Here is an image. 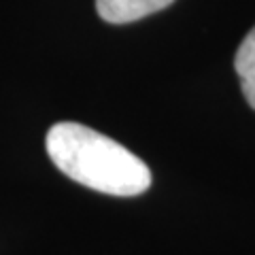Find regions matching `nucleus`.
Wrapping results in <instances>:
<instances>
[{"instance_id": "obj_2", "label": "nucleus", "mask_w": 255, "mask_h": 255, "mask_svg": "<svg viewBox=\"0 0 255 255\" xmlns=\"http://www.w3.org/2000/svg\"><path fill=\"white\" fill-rule=\"evenodd\" d=\"M174 0H96L98 15L109 23H130L157 13Z\"/></svg>"}, {"instance_id": "obj_1", "label": "nucleus", "mask_w": 255, "mask_h": 255, "mask_svg": "<svg viewBox=\"0 0 255 255\" xmlns=\"http://www.w3.org/2000/svg\"><path fill=\"white\" fill-rule=\"evenodd\" d=\"M45 145L58 170L100 194L130 198L151 185V170L138 155L83 124H55Z\"/></svg>"}, {"instance_id": "obj_3", "label": "nucleus", "mask_w": 255, "mask_h": 255, "mask_svg": "<svg viewBox=\"0 0 255 255\" xmlns=\"http://www.w3.org/2000/svg\"><path fill=\"white\" fill-rule=\"evenodd\" d=\"M234 68L241 77V90L247 102L251 109H255V28H251V32L238 47Z\"/></svg>"}]
</instances>
